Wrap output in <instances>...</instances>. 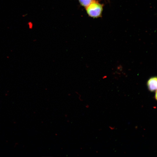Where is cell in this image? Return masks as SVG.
<instances>
[{
	"mask_svg": "<svg viewBox=\"0 0 157 157\" xmlns=\"http://www.w3.org/2000/svg\"><path fill=\"white\" fill-rule=\"evenodd\" d=\"M156 96H157V94H156H156H155V97H156Z\"/></svg>",
	"mask_w": 157,
	"mask_h": 157,
	"instance_id": "cell-5",
	"label": "cell"
},
{
	"mask_svg": "<svg viewBox=\"0 0 157 157\" xmlns=\"http://www.w3.org/2000/svg\"><path fill=\"white\" fill-rule=\"evenodd\" d=\"M27 25L28 28L30 29H31L33 28V24L31 22H28L27 24Z\"/></svg>",
	"mask_w": 157,
	"mask_h": 157,
	"instance_id": "cell-4",
	"label": "cell"
},
{
	"mask_svg": "<svg viewBox=\"0 0 157 157\" xmlns=\"http://www.w3.org/2000/svg\"><path fill=\"white\" fill-rule=\"evenodd\" d=\"M82 6L85 8L88 6L94 0H78Z\"/></svg>",
	"mask_w": 157,
	"mask_h": 157,
	"instance_id": "cell-3",
	"label": "cell"
},
{
	"mask_svg": "<svg viewBox=\"0 0 157 157\" xmlns=\"http://www.w3.org/2000/svg\"><path fill=\"white\" fill-rule=\"evenodd\" d=\"M157 79L156 77L150 78L147 81V85L148 89L151 92H154L157 89Z\"/></svg>",
	"mask_w": 157,
	"mask_h": 157,
	"instance_id": "cell-2",
	"label": "cell"
},
{
	"mask_svg": "<svg viewBox=\"0 0 157 157\" xmlns=\"http://www.w3.org/2000/svg\"><path fill=\"white\" fill-rule=\"evenodd\" d=\"M86 12L90 17L97 18L101 17L103 10V6L98 1L94 0L85 8Z\"/></svg>",
	"mask_w": 157,
	"mask_h": 157,
	"instance_id": "cell-1",
	"label": "cell"
}]
</instances>
